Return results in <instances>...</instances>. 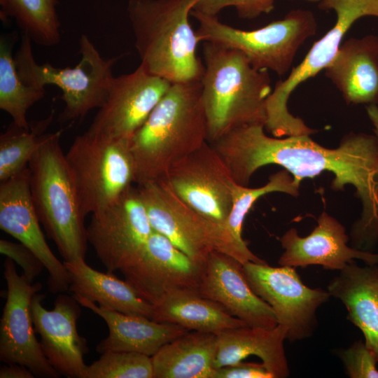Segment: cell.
<instances>
[{"instance_id":"obj_23","label":"cell","mask_w":378,"mask_h":378,"mask_svg":"<svg viewBox=\"0 0 378 378\" xmlns=\"http://www.w3.org/2000/svg\"><path fill=\"white\" fill-rule=\"evenodd\" d=\"M345 306L349 321L358 328L378 361V266L361 267L356 260L340 270L327 287Z\"/></svg>"},{"instance_id":"obj_30","label":"cell","mask_w":378,"mask_h":378,"mask_svg":"<svg viewBox=\"0 0 378 378\" xmlns=\"http://www.w3.org/2000/svg\"><path fill=\"white\" fill-rule=\"evenodd\" d=\"M50 116L25 130L12 124L0 136V181H5L28 167L39 146L41 135L52 120Z\"/></svg>"},{"instance_id":"obj_24","label":"cell","mask_w":378,"mask_h":378,"mask_svg":"<svg viewBox=\"0 0 378 378\" xmlns=\"http://www.w3.org/2000/svg\"><path fill=\"white\" fill-rule=\"evenodd\" d=\"M214 368L233 365L250 356L261 359L274 378L290 374L284 341L286 330L281 325L273 328L243 326L218 332Z\"/></svg>"},{"instance_id":"obj_29","label":"cell","mask_w":378,"mask_h":378,"mask_svg":"<svg viewBox=\"0 0 378 378\" xmlns=\"http://www.w3.org/2000/svg\"><path fill=\"white\" fill-rule=\"evenodd\" d=\"M57 0H0L3 20L13 18L31 41L47 47L60 42Z\"/></svg>"},{"instance_id":"obj_1","label":"cell","mask_w":378,"mask_h":378,"mask_svg":"<svg viewBox=\"0 0 378 378\" xmlns=\"http://www.w3.org/2000/svg\"><path fill=\"white\" fill-rule=\"evenodd\" d=\"M227 164L233 180L248 186L253 174L268 164L279 165L302 181L322 172L334 178L331 188L355 189L362 206L351 226V246L370 251L378 242V139L374 134L350 132L337 148H328L309 135L267 136L265 125L237 127L211 143Z\"/></svg>"},{"instance_id":"obj_27","label":"cell","mask_w":378,"mask_h":378,"mask_svg":"<svg viewBox=\"0 0 378 378\" xmlns=\"http://www.w3.org/2000/svg\"><path fill=\"white\" fill-rule=\"evenodd\" d=\"M216 356V334L188 331L151 356L153 378H213Z\"/></svg>"},{"instance_id":"obj_12","label":"cell","mask_w":378,"mask_h":378,"mask_svg":"<svg viewBox=\"0 0 378 378\" xmlns=\"http://www.w3.org/2000/svg\"><path fill=\"white\" fill-rule=\"evenodd\" d=\"M153 232L138 188L131 186L115 202L92 214L88 243L113 273L129 266Z\"/></svg>"},{"instance_id":"obj_6","label":"cell","mask_w":378,"mask_h":378,"mask_svg":"<svg viewBox=\"0 0 378 378\" xmlns=\"http://www.w3.org/2000/svg\"><path fill=\"white\" fill-rule=\"evenodd\" d=\"M138 186L153 230L166 237L191 259L205 263L212 252L218 251L242 264L266 262L248 246L239 244L225 226L186 204L164 178Z\"/></svg>"},{"instance_id":"obj_9","label":"cell","mask_w":378,"mask_h":378,"mask_svg":"<svg viewBox=\"0 0 378 378\" xmlns=\"http://www.w3.org/2000/svg\"><path fill=\"white\" fill-rule=\"evenodd\" d=\"M65 158L84 218L115 202L135 183L129 139L85 132L75 138Z\"/></svg>"},{"instance_id":"obj_14","label":"cell","mask_w":378,"mask_h":378,"mask_svg":"<svg viewBox=\"0 0 378 378\" xmlns=\"http://www.w3.org/2000/svg\"><path fill=\"white\" fill-rule=\"evenodd\" d=\"M14 262L9 258L4 262L7 290L0 320V360L24 365L35 377H59L60 374L50 365L36 337L31 317L32 298L43 286L18 274Z\"/></svg>"},{"instance_id":"obj_10","label":"cell","mask_w":378,"mask_h":378,"mask_svg":"<svg viewBox=\"0 0 378 378\" xmlns=\"http://www.w3.org/2000/svg\"><path fill=\"white\" fill-rule=\"evenodd\" d=\"M318 6L336 14L334 26L316 41L301 63L288 76L276 83L266 102L265 129L275 137L306 134L310 128L293 115L287 107L292 92L302 83L324 69L336 55L346 32L365 16L378 18V0H321Z\"/></svg>"},{"instance_id":"obj_19","label":"cell","mask_w":378,"mask_h":378,"mask_svg":"<svg viewBox=\"0 0 378 378\" xmlns=\"http://www.w3.org/2000/svg\"><path fill=\"white\" fill-rule=\"evenodd\" d=\"M349 239L345 227L323 211L317 225L307 237H300L294 227L281 236L279 241L284 251L278 262L294 268L321 265L325 270L339 271L356 260L368 265H378V253L349 246Z\"/></svg>"},{"instance_id":"obj_28","label":"cell","mask_w":378,"mask_h":378,"mask_svg":"<svg viewBox=\"0 0 378 378\" xmlns=\"http://www.w3.org/2000/svg\"><path fill=\"white\" fill-rule=\"evenodd\" d=\"M15 37V33L0 37V108L10 115L14 125L28 130L27 111L43 98L46 90L22 80L12 52Z\"/></svg>"},{"instance_id":"obj_8","label":"cell","mask_w":378,"mask_h":378,"mask_svg":"<svg viewBox=\"0 0 378 378\" xmlns=\"http://www.w3.org/2000/svg\"><path fill=\"white\" fill-rule=\"evenodd\" d=\"M198 22L196 34L200 42L219 43L241 52L258 70L274 71L283 76L290 69L302 44L314 35L317 22L314 13L295 9L282 19L253 30L237 29L192 10Z\"/></svg>"},{"instance_id":"obj_3","label":"cell","mask_w":378,"mask_h":378,"mask_svg":"<svg viewBox=\"0 0 378 378\" xmlns=\"http://www.w3.org/2000/svg\"><path fill=\"white\" fill-rule=\"evenodd\" d=\"M200 80L207 122V141L247 125L265 124L266 102L272 92L268 71L254 68L240 51L204 42Z\"/></svg>"},{"instance_id":"obj_5","label":"cell","mask_w":378,"mask_h":378,"mask_svg":"<svg viewBox=\"0 0 378 378\" xmlns=\"http://www.w3.org/2000/svg\"><path fill=\"white\" fill-rule=\"evenodd\" d=\"M62 130L41 135L28 164L29 187L40 223L64 261L85 259L84 219L61 145Z\"/></svg>"},{"instance_id":"obj_17","label":"cell","mask_w":378,"mask_h":378,"mask_svg":"<svg viewBox=\"0 0 378 378\" xmlns=\"http://www.w3.org/2000/svg\"><path fill=\"white\" fill-rule=\"evenodd\" d=\"M0 227L28 247L48 273L51 293L69 290V276L64 264L54 255L40 226L31 195L28 167L0 184Z\"/></svg>"},{"instance_id":"obj_15","label":"cell","mask_w":378,"mask_h":378,"mask_svg":"<svg viewBox=\"0 0 378 378\" xmlns=\"http://www.w3.org/2000/svg\"><path fill=\"white\" fill-rule=\"evenodd\" d=\"M171 85L150 74L141 64L130 74L114 77L104 103L86 132L106 138L130 139Z\"/></svg>"},{"instance_id":"obj_18","label":"cell","mask_w":378,"mask_h":378,"mask_svg":"<svg viewBox=\"0 0 378 378\" xmlns=\"http://www.w3.org/2000/svg\"><path fill=\"white\" fill-rule=\"evenodd\" d=\"M46 295L36 293L31 302L35 332L41 337V349L50 365L62 375L81 378L87 368L83 355L88 351L85 340L77 330L81 310L74 296L60 294L52 310L43 305Z\"/></svg>"},{"instance_id":"obj_16","label":"cell","mask_w":378,"mask_h":378,"mask_svg":"<svg viewBox=\"0 0 378 378\" xmlns=\"http://www.w3.org/2000/svg\"><path fill=\"white\" fill-rule=\"evenodd\" d=\"M205 263L191 259L153 230L136 259L120 272L139 296L153 306L176 290L198 291Z\"/></svg>"},{"instance_id":"obj_32","label":"cell","mask_w":378,"mask_h":378,"mask_svg":"<svg viewBox=\"0 0 378 378\" xmlns=\"http://www.w3.org/2000/svg\"><path fill=\"white\" fill-rule=\"evenodd\" d=\"M81 378H153L151 356L134 351H106L87 366Z\"/></svg>"},{"instance_id":"obj_13","label":"cell","mask_w":378,"mask_h":378,"mask_svg":"<svg viewBox=\"0 0 378 378\" xmlns=\"http://www.w3.org/2000/svg\"><path fill=\"white\" fill-rule=\"evenodd\" d=\"M162 178L186 204L225 227L236 182L209 142L174 163Z\"/></svg>"},{"instance_id":"obj_2","label":"cell","mask_w":378,"mask_h":378,"mask_svg":"<svg viewBox=\"0 0 378 378\" xmlns=\"http://www.w3.org/2000/svg\"><path fill=\"white\" fill-rule=\"evenodd\" d=\"M207 141L200 81L172 83L130 139L138 185L164 177L170 167Z\"/></svg>"},{"instance_id":"obj_36","label":"cell","mask_w":378,"mask_h":378,"mask_svg":"<svg viewBox=\"0 0 378 378\" xmlns=\"http://www.w3.org/2000/svg\"><path fill=\"white\" fill-rule=\"evenodd\" d=\"M213 378H274L265 365L241 361L215 370Z\"/></svg>"},{"instance_id":"obj_11","label":"cell","mask_w":378,"mask_h":378,"mask_svg":"<svg viewBox=\"0 0 378 378\" xmlns=\"http://www.w3.org/2000/svg\"><path fill=\"white\" fill-rule=\"evenodd\" d=\"M244 273L252 290L273 310L279 325L293 342L311 337L317 326L316 312L331 297L328 290L312 288L294 267L247 262Z\"/></svg>"},{"instance_id":"obj_33","label":"cell","mask_w":378,"mask_h":378,"mask_svg":"<svg viewBox=\"0 0 378 378\" xmlns=\"http://www.w3.org/2000/svg\"><path fill=\"white\" fill-rule=\"evenodd\" d=\"M337 354L349 377L378 378L377 359L365 341H356L349 347L339 349Z\"/></svg>"},{"instance_id":"obj_35","label":"cell","mask_w":378,"mask_h":378,"mask_svg":"<svg viewBox=\"0 0 378 378\" xmlns=\"http://www.w3.org/2000/svg\"><path fill=\"white\" fill-rule=\"evenodd\" d=\"M0 253L18 264L22 269V274L30 282H32L45 269L40 259L22 243L1 239Z\"/></svg>"},{"instance_id":"obj_22","label":"cell","mask_w":378,"mask_h":378,"mask_svg":"<svg viewBox=\"0 0 378 378\" xmlns=\"http://www.w3.org/2000/svg\"><path fill=\"white\" fill-rule=\"evenodd\" d=\"M73 296L80 305L99 316L108 326V336L96 346L101 354L108 351H134L153 356L164 345L189 331L176 324L106 309L84 297Z\"/></svg>"},{"instance_id":"obj_31","label":"cell","mask_w":378,"mask_h":378,"mask_svg":"<svg viewBox=\"0 0 378 378\" xmlns=\"http://www.w3.org/2000/svg\"><path fill=\"white\" fill-rule=\"evenodd\" d=\"M301 181L295 179L286 169L272 174L267 183L258 188H248L235 183L232 187V207L225 227L241 245L247 246L241 236L244 220L253 204L262 196L279 192L294 197L299 195Z\"/></svg>"},{"instance_id":"obj_20","label":"cell","mask_w":378,"mask_h":378,"mask_svg":"<svg viewBox=\"0 0 378 378\" xmlns=\"http://www.w3.org/2000/svg\"><path fill=\"white\" fill-rule=\"evenodd\" d=\"M198 293L250 327L270 329L278 325L271 307L251 288L243 264L227 254L214 251L209 255Z\"/></svg>"},{"instance_id":"obj_4","label":"cell","mask_w":378,"mask_h":378,"mask_svg":"<svg viewBox=\"0 0 378 378\" xmlns=\"http://www.w3.org/2000/svg\"><path fill=\"white\" fill-rule=\"evenodd\" d=\"M197 0H129L127 13L141 64L171 83L200 81L204 63L189 16Z\"/></svg>"},{"instance_id":"obj_21","label":"cell","mask_w":378,"mask_h":378,"mask_svg":"<svg viewBox=\"0 0 378 378\" xmlns=\"http://www.w3.org/2000/svg\"><path fill=\"white\" fill-rule=\"evenodd\" d=\"M324 70L348 104L378 105L377 36L344 41Z\"/></svg>"},{"instance_id":"obj_7","label":"cell","mask_w":378,"mask_h":378,"mask_svg":"<svg viewBox=\"0 0 378 378\" xmlns=\"http://www.w3.org/2000/svg\"><path fill=\"white\" fill-rule=\"evenodd\" d=\"M80 59L71 67L57 68L49 62L38 64L34 59L31 40L24 34L15 55L17 69L27 85L45 89L54 85L61 89L64 108L62 122L82 119L91 110L104 103L114 78L113 67L122 55L103 57L85 34L79 39Z\"/></svg>"},{"instance_id":"obj_38","label":"cell","mask_w":378,"mask_h":378,"mask_svg":"<svg viewBox=\"0 0 378 378\" xmlns=\"http://www.w3.org/2000/svg\"><path fill=\"white\" fill-rule=\"evenodd\" d=\"M366 111L373 127L374 135L378 139V105H368Z\"/></svg>"},{"instance_id":"obj_39","label":"cell","mask_w":378,"mask_h":378,"mask_svg":"<svg viewBox=\"0 0 378 378\" xmlns=\"http://www.w3.org/2000/svg\"><path fill=\"white\" fill-rule=\"evenodd\" d=\"M302 1H308V2H313V3H318L321 0H302Z\"/></svg>"},{"instance_id":"obj_37","label":"cell","mask_w":378,"mask_h":378,"mask_svg":"<svg viewBox=\"0 0 378 378\" xmlns=\"http://www.w3.org/2000/svg\"><path fill=\"white\" fill-rule=\"evenodd\" d=\"M34 377L29 369L20 364L4 365L0 368V378H34Z\"/></svg>"},{"instance_id":"obj_34","label":"cell","mask_w":378,"mask_h":378,"mask_svg":"<svg viewBox=\"0 0 378 378\" xmlns=\"http://www.w3.org/2000/svg\"><path fill=\"white\" fill-rule=\"evenodd\" d=\"M227 7L234 8L239 18L253 20L272 12L275 0H197L193 10L206 15L218 16Z\"/></svg>"},{"instance_id":"obj_25","label":"cell","mask_w":378,"mask_h":378,"mask_svg":"<svg viewBox=\"0 0 378 378\" xmlns=\"http://www.w3.org/2000/svg\"><path fill=\"white\" fill-rule=\"evenodd\" d=\"M69 276V290L106 309L151 318L153 306L141 298L125 280L112 272H99L85 259L63 262Z\"/></svg>"},{"instance_id":"obj_26","label":"cell","mask_w":378,"mask_h":378,"mask_svg":"<svg viewBox=\"0 0 378 378\" xmlns=\"http://www.w3.org/2000/svg\"><path fill=\"white\" fill-rule=\"evenodd\" d=\"M151 319L176 324L189 331L214 334L247 326L220 304L192 290H176L164 295L153 305Z\"/></svg>"}]
</instances>
